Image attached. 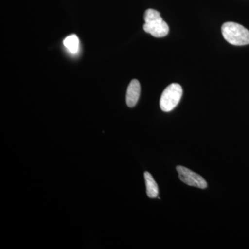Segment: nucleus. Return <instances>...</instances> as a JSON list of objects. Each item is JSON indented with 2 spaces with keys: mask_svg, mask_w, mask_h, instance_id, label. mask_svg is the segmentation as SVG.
<instances>
[{
  "mask_svg": "<svg viewBox=\"0 0 249 249\" xmlns=\"http://www.w3.org/2000/svg\"><path fill=\"white\" fill-rule=\"evenodd\" d=\"M144 31L155 37H163L169 33L168 24L160 17V13L155 9H147L144 15Z\"/></svg>",
  "mask_w": 249,
  "mask_h": 249,
  "instance_id": "obj_1",
  "label": "nucleus"
},
{
  "mask_svg": "<svg viewBox=\"0 0 249 249\" xmlns=\"http://www.w3.org/2000/svg\"><path fill=\"white\" fill-rule=\"evenodd\" d=\"M223 37L229 43L235 46H244L249 44V31L237 23H224L222 27Z\"/></svg>",
  "mask_w": 249,
  "mask_h": 249,
  "instance_id": "obj_2",
  "label": "nucleus"
},
{
  "mask_svg": "<svg viewBox=\"0 0 249 249\" xmlns=\"http://www.w3.org/2000/svg\"><path fill=\"white\" fill-rule=\"evenodd\" d=\"M182 93V88L178 83H173L167 87L160 96V107L161 110L169 112L175 109L179 103Z\"/></svg>",
  "mask_w": 249,
  "mask_h": 249,
  "instance_id": "obj_3",
  "label": "nucleus"
},
{
  "mask_svg": "<svg viewBox=\"0 0 249 249\" xmlns=\"http://www.w3.org/2000/svg\"><path fill=\"white\" fill-rule=\"evenodd\" d=\"M177 171L179 179L188 186L196 187L201 189L207 188L208 184L206 180L197 173L181 165L177 167Z\"/></svg>",
  "mask_w": 249,
  "mask_h": 249,
  "instance_id": "obj_4",
  "label": "nucleus"
},
{
  "mask_svg": "<svg viewBox=\"0 0 249 249\" xmlns=\"http://www.w3.org/2000/svg\"><path fill=\"white\" fill-rule=\"evenodd\" d=\"M140 94V83L138 80H132L129 83L127 93H126V103L129 107H134L137 104Z\"/></svg>",
  "mask_w": 249,
  "mask_h": 249,
  "instance_id": "obj_5",
  "label": "nucleus"
},
{
  "mask_svg": "<svg viewBox=\"0 0 249 249\" xmlns=\"http://www.w3.org/2000/svg\"><path fill=\"white\" fill-rule=\"evenodd\" d=\"M144 178H145V185H146L147 196L150 198L157 197L159 195V187L154 179L153 177L148 172H145L144 173Z\"/></svg>",
  "mask_w": 249,
  "mask_h": 249,
  "instance_id": "obj_6",
  "label": "nucleus"
},
{
  "mask_svg": "<svg viewBox=\"0 0 249 249\" xmlns=\"http://www.w3.org/2000/svg\"><path fill=\"white\" fill-rule=\"evenodd\" d=\"M63 45L66 47L67 50L72 54H76L79 51V39L75 34L67 36L66 38L63 40Z\"/></svg>",
  "mask_w": 249,
  "mask_h": 249,
  "instance_id": "obj_7",
  "label": "nucleus"
}]
</instances>
